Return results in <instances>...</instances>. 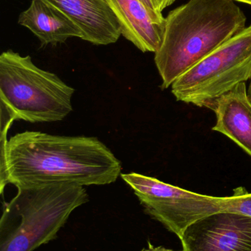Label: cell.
I'll use <instances>...</instances> for the list:
<instances>
[{
    "label": "cell",
    "instance_id": "16",
    "mask_svg": "<svg viewBox=\"0 0 251 251\" xmlns=\"http://www.w3.org/2000/svg\"><path fill=\"white\" fill-rule=\"evenodd\" d=\"M233 1H240V2L246 3V4L251 5V0H233Z\"/></svg>",
    "mask_w": 251,
    "mask_h": 251
},
{
    "label": "cell",
    "instance_id": "15",
    "mask_svg": "<svg viewBox=\"0 0 251 251\" xmlns=\"http://www.w3.org/2000/svg\"><path fill=\"white\" fill-rule=\"evenodd\" d=\"M148 248L147 249H143L141 251H175L172 250V249H167V248L163 247V246H158V247H155L151 243L149 242Z\"/></svg>",
    "mask_w": 251,
    "mask_h": 251
},
{
    "label": "cell",
    "instance_id": "10",
    "mask_svg": "<svg viewBox=\"0 0 251 251\" xmlns=\"http://www.w3.org/2000/svg\"><path fill=\"white\" fill-rule=\"evenodd\" d=\"M18 23L30 30L42 47L66 42L70 38L84 37L79 26L62 10L47 0H32L19 14Z\"/></svg>",
    "mask_w": 251,
    "mask_h": 251
},
{
    "label": "cell",
    "instance_id": "12",
    "mask_svg": "<svg viewBox=\"0 0 251 251\" xmlns=\"http://www.w3.org/2000/svg\"><path fill=\"white\" fill-rule=\"evenodd\" d=\"M225 210L251 217V193L244 187L234 190V194L225 197Z\"/></svg>",
    "mask_w": 251,
    "mask_h": 251
},
{
    "label": "cell",
    "instance_id": "11",
    "mask_svg": "<svg viewBox=\"0 0 251 251\" xmlns=\"http://www.w3.org/2000/svg\"><path fill=\"white\" fill-rule=\"evenodd\" d=\"M121 26V34L142 52L156 53L165 26L158 25L139 0H106Z\"/></svg>",
    "mask_w": 251,
    "mask_h": 251
},
{
    "label": "cell",
    "instance_id": "14",
    "mask_svg": "<svg viewBox=\"0 0 251 251\" xmlns=\"http://www.w3.org/2000/svg\"><path fill=\"white\" fill-rule=\"evenodd\" d=\"M176 0H153L155 7L159 13H162V11L166 7H169L171 4H173Z\"/></svg>",
    "mask_w": 251,
    "mask_h": 251
},
{
    "label": "cell",
    "instance_id": "6",
    "mask_svg": "<svg viewBox=\"0 0 251 251\" xmlns=\"http://www.w3.org/2000/svg\"><path fill=\"white\" fill-rule=\"evenodd\" d=\"M121 176L147 213L179 239L196 221L225 210V197L194 193L137 173Z\"/></svg>",
    "mask_w": 251,
    "mask_h": 251
},
{
    "label": "cell",
    "instance_id": "2",
    "mask_svg": "<svg viewBox=\"0 0 251 251\" xmlns=\"http://www.w3.org/2000/svg\"><path fill=\"white\" fill-rule=\"evenodd\" d=\"M247 17L233 0H189L165 18L155 63L162 89L246 29Z\"/></svg>",
    "mask_w": 251,
    "mask_h": 251
},
{
    "label": "cell",
    "instance_id": "8",
    "mask_svg": "<svg viewBox=\"0 0 251 251\" xmlns=\"http://www.w3.org/2000/svg\"><path fill=\"white\" fill-rule=\"evenodd\" d=\"M67 15L84 34L82 40L94 45L114 44L121 26L106 0H47Z\"/></svg>",
    "mask_w": 251,
    "mask_h": 251
},
{
    "label": "cell",
    "instance_id": "5",
    "mask_svg": "<svg viewBox=\"0 0 251 251\" xmlns=\"http://www.w3.org/2000/svg\"><path fill=\"white\" fill-rule=\"evenodd\" d=\"M251 79V25L214 50L171 85L178 101L206 107Z\"/></svg>",
    "mask_w": 251,
    "mask_h": 251
},
{
    "label": "cell",
    "instance_id": "9",
    "mask_svg": "<svg viewBox=\"0 0 251 251\" xmlns=\"http://www.w3.org/2000/svg\"><path fill=\"white\" fill-rule=\"evenodd\" d=\"M207 108L216 116L212 130L231 139L251 157V101L246 82L236 85Z\"/></svg>",
    "mask_w": 251,
    "mask_h": 251
},
{
    "label": "cell",
    "instance_id": "7",
    "mask_svg": "<svg viewBox=\"0 0 251 251\" xmlns=\"http://www.w3.org/2000/svg\"><path fill=\"white\" fill-rule=\"evenodd\" d=\"M180 240L183 251H251V217L221 211L192 224Z\"/></svg>",
    "mask_w": 251,
    "mask_h": 251
},
{
    "label": "cell",
    "instance_id": "4",
    "mask_svg": "<svg viewBox=\"0 0 251 251\" xmlns=\"http://www.w3.org/2000/svg\"><path fill=\"white\" fill-rule=\"evenodd\" d=\"M74 93L57 75L37 67L29 56L12 50L0 55V100L17 120H63L72 111Z\"/></svg>",
    "mask_w": 251,
    "mask_h": 251
},
{
    "label": "cell",
    "instance_id": "1",
    "mask_svg": "<svg viewBox=\"0 0 251 251\" xmlns=\"http://www.w3.org/2000/svg\"><path fill=\"white\" fill-rule=\"evenodd\" d=\"M7 184L31 187L51 184L106 185L122 171L119 159L96 137L24 131L6 147Z\"/></svg>",
    "mask_w": 251,
    "mask_h": 251
},
{
    "label": "cell",
    "instance_id": "3",
    "mask_svg": "<svg viewBox=\"0 0 251 251\" xmlns=\"http://www.w3.org/2000/svg\"><path fill=\"white\" fill-rule=\"evenodd\" d=\"M0 220V251H34L57 237L75 209L88 201L75 184L19 187Z\"/></svg>",
    "mask_w": 251,
    "mask_h": 251
},
{
    "label": "cell",
    "instance_id": "17",
    "mask_svg": "<svg viewBox=\"0 0 251 251\" xmlns=\"http://www.w3.org/2000/svg\"><path fill=\"white\" fill-rule=\"evenodd\" d=\"M248 94H249V98H250L251 101V80L250 82V85H249V88H248Z\"/></svg>",
    "mask_w": 251,
    "mask_h": 251
},
{
    "label": "cell",
    "instance_id": "13",
    "mask_svg": "<svg viewBox=\"0 0 251 251\" xmlns=\"http://www.w3.org/2000/svg\"><path fill=\"white\" fill-rule=\"evenodd\" d=\"M139 1L145 6L153 22L155 23L158 24V25L165 26V18L164 17L162 13L157 11L156 7H155L154 4H153V0H139Z\"/></svg>",
    "mask_w": 251,
    "mask_h": 251
}]
</instances>
